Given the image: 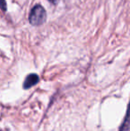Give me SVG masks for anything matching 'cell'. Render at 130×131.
<instances>
[{"label":"cell","instance_id":"cell-2","mask_svg":"<svg viewBox=\"0 0 130 131\" xmlns=\"http://www.w3.org/2000/svg\"><path fill=\"white\" fill-rule=\"evenodd\" d=\"M39 81V77L37 74H30L26 77L24 82H23V88L24 89H29L31 86H35L36 84H38V82Z\"/></svg>","mask_w":130,"mask_h":131},{"label":"cell","instance_id":"cell-5","mask_svg":"<svg viewBox=\"0 0 130 131\" xmlns=\"http://www.w3.org/2000/svg\"><path fill=\"white\" fill-rule=\"evenodd\" d=\"M49 1H51V2H56L57 0H49Z\"/></svg>","mask_w":130,"mask_h":131},{"label":"cell","instance_id":"cell-6","mask_svg":"<svg viewBox=\"0 0 130 131\" xmlns=\"http://www.w3.org/2000/svg\"><path fill=\"white\" fill-rule=\"evenodd\" d=\"M0 131H2V130H0Z\"/></svg>","mask_w":130,"mask_h":131},{"label":"cell","instance_id":"cell-1","mask_svg":"<svg viewBox=\"0 0 130 131\" xmlns=\"http://www.w3.org/2000/svg\"><path fill=\"white\" fill-rule=\"evenodd\" d=\"M29 20L30 24L33 26H39L43 24L46 20V13L44 7L40 5H35L31 9Z\"/></svg>","mask_w":130,"mask_h":131},{"label":"cell","instance_id":"cell-3","mask_svg":"<svg viewBox=\"0 0 130 131\" xmlns=\"http://www.w3.org/2000/svg\"><path fill=\"white\" fill-rule=\"evenodd\" d=\"M120 131H130V104L128 109H127V115L123 121V124L120 128Z\"/></svg>","mask_w":130,"mask_h":131},{"label":"cell","instance_id":"cell-4","mask_svg":"<svg viewBox=\"0 0 130 131\" xmlns=\"http://www.w3.org/2000/svg\"><path fill=\"white\" fill-rule=\"evenodd\" d=\"M0 8L3 11L6 10V3H5V0H0Z\"/></svg>","mask_w":130,"mask_h":131}]
</instances>
